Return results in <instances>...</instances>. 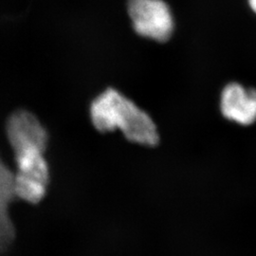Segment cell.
Wrapping results in <instances>:
<instances>
[{
  "label": "cell",
  "mask_w": 256,
  "mask_h": 256,
  "mask_svg": "<svg viewBox=\"0 0 256 256\" xmlns=\"http://www.w3.org/2000/svg\"><path fill=\"white\" fill-rule=\"evenodd\" d=\"M90 117L102 133L119 129L129 142L144 146H156L160 142L153 119L118 90L108 88L97 95L90 104Z\"/></svg>",
  "instance_id": "cell-1"
},
{
  "label": "cell",
  "mask_w": 256,
  "mask_h": 256,
  "mask_svg": "<svg viewBox=\"0 0 256 256\" xmlns=\"http://www.w3.org/2000/svg\"><path fill=\"white\" fill-rule=\"evenodd\" d=\"M220 110L229 120L241 126L252 124L256 122V90L230 82L221 93Z\"/></svg>",
  "instance_id": "cell-5"
},
{
  "label": "cell",
  "mask_w": 256,
  "mask_h": 256,
  "mask_svg": "<svg viewBox=\"0 0 256 256\" xmlns=\"http://www.w3.org/2000/svg\"><path fill=\"white\" fill-rule=\"evenodd\" d=\"M16 171L14 173L16 196L28 203L41 202L46 194L50 169L45 158L46 149L25 146L12 149Z\"/></svg>",
  "instance_id": "cell-2"
},
{
  "label": "cell",
  "mask_w": 256,
  "mask_h": 256,
  "mask_svg": "<svg viewBox=\"0 0 256 256\" xmlns=\"http://www.w3.org/2000/svg\"><path fill=\"white\" fill-rule=\"evenodd\" d=\"M6 135L12 149L37 146L46 149L48 134L36 116L26 110L14 111L6 122Z\"/></svg>",
  "instance_id": "cell-4"
},
{
  "label": "cell",
  "mask_w": 256,
  "mask_h": 256,
  "mask_svg": "<svg viewBox=\"0 0 256 256\" xmlns=\"http://www.w3.org/2000/svg\"><path fill=\"white\" fill-rule=\"evenodd\" d=\"M132 27L140 36L165 42L174 32V18L164 0H128Z\"/></svg>",
  "instance_id": "cell-3"
},
{
  "label": "cell",
  "mask_w": 256,
  "mask_h": 256,
  "mask_svg": "<svg viewBox=\"0 0 256 256\" xmlns=\"http://www.w3.org/2000/svg\"><path fill=\"white\" fill-rule=\"evenodd\" d=\"M14 192V173H12L9 168L0 158V232L2 228L10 234L9 220L6 216L8 205Z\"/></svg>",
  "instance_id": "cell-6"
},
{
  "label": "cell",
  "mask_w": 256,
  "mask_h": 256,
  "mask_svg": "<svg viewBox=\"0 0 256 256\" xmlns=\"http://www.w3.org/2000/svg\"><path fill=\"white\" fill-rule=\"evenodd\" d=\"M248 2L250 9L252 10L256 14V0H248Z\"/></svg>",
  "instance_id": "cell-7"
}]
</instances>
